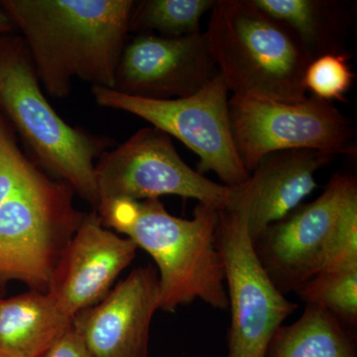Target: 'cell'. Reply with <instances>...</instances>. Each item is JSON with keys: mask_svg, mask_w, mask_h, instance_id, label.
Masks as SVG:
<instances>
[{"mask_svg": "<svg viewBox=\"0 0 357 357\" xmlns=\"http://www.w3.org/2000/svg\"><path fill=\"white\" fill-rule=\"evenodd\" d=\"M218 75L204 32L178 38L140 34L124 46L114 89L149 100H175L195 95Z\"/></svg>", "mask_w": 357, "mask_h": 357, "instance_id": "cell-11", "label": "cell"}, {"mask_svg": "<svg viewBox=\"0 0 357 357\" xmlns=\"http://www.w3.org/2000/svg\"><path fill=\"white\" fill-rule=\"evenodd\" d=\"M332 158L305 149L268 155L244 184L232 187L227 210L243 215L253 241L302 204L318 187L316 174Z\"/></svg>", "mask_w": 357, "mask_h": 357, "instance_id": "cell-14", "label": "cell"}, {"mask_svg": "<svg viewBox=\"0 0 357 357\" xmlns=\"http://www.w3.org/2000/svg\"><path fill=\"white\" fill-rule=\"evenodd\" d=\"M356 185L351 174H333L321 196L301 204L253 239L258 259L282 294L295 292L318 273L338 211Z\"/></svg>", "mask_w": 357, "mask_h": 357, "instance_id": "cell-10", "label": "cell"}, {"mask_svg": "<svg viewBox=\"0 0 357 357\" xmlns=\"http://www.w3.org/2000/svg\"><path fill=\"white\" fill-rule=\"evenodd\" d=\"M74 190L45 174L0 206V282L47 292L66 245L83 220Z\"/></svg>", "mask_w": 357, "mask_h": 357, "instance_id": "cell-5", "label": "cell"}, {"mask_svg": "<svg viewBox=\"0 0 357 357\" xmlns=\"http://www.w3.org/2000/svg\"><path fill=\"white\" fill-rule=\"evenodd\" d=\"M266 357H357L352 333L324 307L307 305L295 323L282 326Z\"/></svg>", "mask_w": 357, "mask_h": 357, "instance_id": "cell-17", "label": "cell"}, {"mask_svg": "<svg viewBox=\"0 0 357 357\" xmlns=\"http://www.w3.org/2000/svg\"><path fill=\"white\" fill-rule=\"evenodd\" d=\"M295 293L306 305L324 307L345 326L357 323V267L321 271Z\"/></svg>", "mask_w": 357, "mask_h": 357, "instance_id": "cell-19", "label": "cell"}, {"mask_svg": "<svg viewBox=\"0 0 357 357\" xmlns=\"http://www.w3.org/2000/svg\"><path fill=\"white\" fill-rule=\"evenodd\" d=\"M215 0H143L135 1L129 32L155 34L168 38L201 32L199 23Z\"/></svg>", "mask_w": 357, "mask_h": 357, "instance_id": "cell-18", "label": "cell"}, {"mask_svg": "<svg viewBox=\"0 0 357 357\" xmlns=\"http://www.w3.org/2000/svg\"><path fill=\"white\" fill-rule=\"evenodd\" d=\"M91 93L100 107L140 117L184 143L198 155L199 173H215L227 187L250 177L234 143L229 91L220 75L195 95L175 100H149L100 86H93Z\"/></svg>", "mask_w": 357, "mask_h": 357, "instance_id": "cell-7", "label": "cell"}, {"mask_svg": "<svg viewBox=\"0 0 357 357\" xmlns=\"http://www.w3.org/2000/svg\"><path fill=\"white\" fill-rule=\"evenodd\" d=\"M43 357H93L83 338L70 326Z\"/></svg>", "mask_w": 357, "mask_h": 357, "instance_id": "cell-23", "label": "cell"}, {"mask_svg": "<svg viewBox=\"0 0 357 357\" xmlns=\"http://www.w3.org/2000/svg\"><path fill=\"white\" fill-rule=\"evenodd\" d=\"M159 300L158 272L151 265L140 266L95 306L79 312L72 328L93 357H148Z\"/></svg>", "mask_w": 357, "mask_h": 357, "instance_id": "cell-13", "label": "cell"}, {"mask_svg": "<svg viewBox=\"0 0 357 357\" xmlns=\"http://www.w3.org/2000/svg\"><path fill=\"white\" fill-rule=\"evenodd\" d=\"M14 25L10 18L6 15V13L0 8V34H6V33H13Z\"/></svg>", "mask_w": 357, "mask_h": 357, "instance_id": "cell-24", "label": "cell"}, {"mask_svg": "<svg viewBox=\"0 0 357 357\" xmlns=\"http://www.w3.org/2000/svg\"><path fill=\"white\" fill-rule=\"evenodd\" d=\"M229 105L237 152L250 174L276 152L356 154L354 123L333 102L312 96L299 102H282L234 95Z\"/></svg>", "mask_w": 357, "mask_h": 357, "instance_id": "cell-6", "label": "cell"}, {"mask_svg": "<svg viewBox=\"0 0 357 357\" xmlns=\"http://www.w3.org/2000/svg\"><path fill=\"white\" fill-rule=\"evenodd\" d=\"M133 0H0L20 30L45 91L70 95L74 79L114 89Z\"/></svg>", "mask_w": 357, "mask_h": 357, "instance_id": "cell-1", "label": "cell"}, {"mask_svg": "<svg viewBox=\"0 0 357 357\" xmlns=\"http://www.w3.org/2000/svg\"><path fill=\"white\" fill-rule=\"evenodd\" d=\"M351 267H357V185L347 194L338 211L319 272Z\"/></svg>", "mask_w": 357, "mask_h": 357, "instance_id": "cell-21", "label": "cell"}, {"mask_svg": "<svg viewBox=\"0 0 357 357\" xmlns=\"http://www.w3.org/2000/svg\"><path fill=\"white\" fill-rule=\"evenodd\" d=\"M43 173L22 153L0 112V206L27 189Z\"/></svg>", "mask_w": 357, "mask_h": 357, "instance_id": "cell-22", "label": "cell"}, {"mask_svg": "<svg viewBox=\"0 0 357 357\" xmlns=\"http://www.w3.org/2000/svg\"><path fill=\"white\" fill-rule=\"evenodd\" d=\"M95 176L98 206L119 199L178 196L225 210L234 192L232 187L218 184L192 169L170 136L153 126L139 129L121 146L103 152L96 161Z\"/></svg>", "mask_w": 357, "mask_h": 357, "instance_id": "cell-8", "label": "cell"}, {"mask_svg": "<svg viewBox=\"0 0 357 357\" xmlns=\"http://www.w3.org/2000/svg\"><path fill=\"white\" fill-rule=\"evenodd\" d=\"M0 112L52 174L98 208L95 167L109 139L73 128L45 98L20 35L0 34Z\"/></svg>", "mask_w": 357, "mask_h": 357, "instance_id": "cell-4", "label": "cell"}, {"mask_svg": "<svg viewBox=\"0 0 357 357\" xmlns=\"http://www.w3.org/2000/svg\"><path fill=\"white\" fill-rule=\"evenodd\" d=\"M73 321L47 292L0 298V357H43Z\"/></svg>", "mask_w": 357, "mask_h": 357, "instance_id": "cell-15", "label": "cell"}, {"mask_svg": "<svg viewBox=\"0 0 357 357\" xmlns=\"http://www.w3.org/2000/svg\"><path fill=\"white\" fill-rule=\"evenodd\" d=\"M137 246L107 229L98 213H84L59 258L47 293L70 318L95 306L133 261Z\"/></svg>", "mask_w": 357, "mask_h": 357, "instance_id": "cell-12", "label": "cell"}, {"mask_svg": "<svg viewBox=\"0 0 357 357\" xmlns=\"http://www.w3.org/2000/svg\"><path fill=\"white\" fill-rule=\"evenodd\" d=\"M204 35L234 96L282 102L307 98L304 77L312 56L288 26L252 0H215Z\"/></svg>", "mask_w": 357, "mask_h": 357, "instance_id": "cell-3", "label": "cell"}, {"mask_svg": "<svg viewBox=\"0 0 357 357\" xmlns=\"http://www.w3.org/2000/svg\"><path fill=\"white\" fill-rule=\"evenodd\" d=\"M356 74L347 53L326 54L314 59L307 66L304 86L312 96L333 102H345L354 86Z\"/></svg>", "mask_w": 357, "mask_h": 357, "instance_id": "cell-20", "label": "cell"}, {"mask_svg": "<svg viewBox=\"0 0 357 357\" xmlns=\"http://www.w3.org/2000/svg\"><path fill=\"white\" fill-rule=\"evenodd\" d=\"M220 211L199 203L192 218H177L159 199H119L96 208L105 227L152 256L158 267L159 310L168 312L197 300L213 309L229 307L218 248Z\"/></svg>", "mask_w": 357, "mask_h": 357, "instance_id": "cell-2", "label": "cell"}, {"mask_svg": "<svg viewBox=\"0 0 357 357\" xmlns=\"http://www.w3.org/2000/svg\"><path fill=\"white\" fill-rule=\"evenodd\" d=\"M263 13L281 21L299 38L312 60L326 54L345 53L351 26L345 2L335 0H252Z\"/></svg>", "mask_w": 357, "mask_h": 357, "instance_id": "cell-16", "label": "cell"}, {"mask_svg": "<svg viewBox=\"0 0 357 357\" xmlns=\"http://www.w3.org/2000/svg\"><path fill=\"white\" fill-rule=\"evenodd\" d=\"M217 239L230 310L227 357H266L275 333L298 305L268 276L243 215L220 210Z\"/></svg>", "mask_w": 357, "mask_h": 357, "instance_id": "cell-9", "label": "cell"}]
</instances>
